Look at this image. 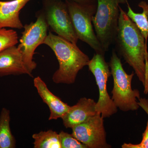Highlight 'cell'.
<instances>
[{"label":"cell","instance_id":"7c38bea8","mask_svg":"<svg viewBox=\"0 0 148 148\" xmlns=\"http://www.w3.org/2000/svg\"><path fill=\"white\" fill-rule=\"evenodd\" d=\"M34 84L39 95L50 110L49 120H52L62 118L69 110L71 106L64 103L51 92L45 83L40 77L35 78Z\"/></svg>","mask_w":148,"mask_h":148},{"label":"cell","instance_id":"8992f818","mask_svg":"<svg viewBox=\"0 0 148 148\" xmlns=\"http://www.w3.org/2000/svg\"><path fill=\"white\" fill-rule=\"evenodd\" d=\"M42 11L49 28L52 32L77 44L78 40L69 14L68 7L63 0H42Z\"/></svg>","mask_w":148,"mask_h":148},{"label":"cell","instance_id":"d6986e66","mask_svg":"<svg viewBox=\"0 0 148 148\" xmlns=\"http://www.w3.org/2000/svg\"><path fill=\"white\" fill-rule=\"evenodd\" d=\"M123 148H148V121L145 130L143 133V139L140 144H132L124 143L121 146Z\"/></svg>","mask_w":148,"mask_h":148},{"label":"cell","instance_id":"52a82bcc","mask_svg":"<svg viewBox=\"0 0 148 148\" xmlns=\"http://www.w3.org/2000/svg\"><path fill=\"white\" fill-rule=\"evenodd\" d=\"M35 22L25 24L24 31L19 39L17 47L21 51L23 61L29 71L36 68L37 64L34 61V55L37 47L43 44L47 36L48 26L41 10L38 12Z\"/></svg>","mask_w":148,"mask_h":148},{"label":"cell","instance_id":"5bb4252c","mask_svg":"<svg viewBox=\"0 0 148 148\" xmlns=\"http://www.w3.org/2000/svg\"><path fill=\"white\" fill-rule=\"evenodd\" d=\"M10 112L3 108L0 114V148H14L16 147V140L10 127Z\"/></svg>","mask_w":148,"mask_h":148},{"label":"cell","instance_id":"6da1fadb","mask_svg":"<svg viewBox=\"0 0 148 148\" xmlns=\"http://www.w3.org/2000/svg\"><path fill=\"white\" fill-rule=\"evenodd\" d=\"M118 28L114 42L117 50L132 67L139 80L145 85L146 61H148L147 42L140 30L119 7Z\"/></svg>","mask_w":148,"mask_h":148},{"label":"cell","instance_id":"ffe728a7","mask_svg":"<svg viewBox=\"0 0 148 148\" xmlns=\"http://www.w3.org/2000/svg\"><path fill=\"white\" fill-rule=\"evenodd\" d=\"M138 100V105L145 110L148 115V100L143 98H140Z\"/></svg>","mask_w":148,"mask_h":148},{"label":"cell","instance_id":"ac0fdd59","mask_svg":"<svg viewBox=\"0 0 148 148\" xmlns=\"http://www.w3.org/2000/svg\"><path fill=\"white\" fill-rule=\"evenodd\" d=\"M58 134L61 148H87L85 145L77 140L72 134L63 131Z\"/></svg>","mask_w":148,"mask_h":148},{"label":"cell","instance_id":"277c9868","mask_svg":"<svg viewBox=\"0 0 148 148\" xmlns=\"http://www.w3.org/2000/svg\"><path fill=\"white\" fill-rule=\"evenodd\" d=\"M127 3V0H97V9L92 23L105 52L114 42L120 13V4Z\"/></svg>","mask_w":148,"mask_h":148},{"label":"cell","instance_id":"ba28073f","mask_svg":"<svg viewBox=\"0 0 148 148\" xmlns=\"http://www.w3.org/2000/svg\"><path fill=\"white\" fill-rule=\"evenodd\" d=\"M104 55L95 53L87 65L95 77L99 90V98L95 105L96 111L103 119L110 117L116 113L118 110L107 91V83L111 73Z\"/></svg>","mask_w":148,"mask_h":148},{"label":"cell","instance_id":"44dd1931","mask_svg":"<svg viewBox=\"0 0 148 148\" xmlns=\"http://www.w3.org/2000/svg\"><path fill=\"white\" fill-rule=\"evenodd\" d=\"M82 4L97 3V0H70Z\"/></svg>","mask_w":148,"mask_h":148},{"label":"cell","instance_id":"3957f363","mask_svg":"<svg viewBox=\"0 0 148 148\" xmlns=\"http://www.w3.org/2000/svg\"><path fill=\"white\" fill-rule=\"evenodd\" d=\"M109 65L113 78L112 99L114 104L123 112L137 110L140 107L138 101L140 98V92L138 89H132L134 73L128 74L125 72L120 58L114 49Z\"/></svg>","mask_w":148,"mask_h":148},{"label":"cell","instance_id":"8fae6325","mask_svg":"<svg viewBox=\"0 0 148 148\" xmlns=\"http://www.w3.org/2000/svg\"><path fill=\"white\" fill-rule=\"evenodd\" d=\"M96 103L90 98H80L76 104L70 107L69 110L61 118L65 127L72 128L95 115L97 114Z\"/></svg>","mask_w":148,"mask_h":148},{"label":"cell","instance_id":"9c48e42d","mask_svg":"<svg viewBox=\"0 0 148 148\" xmlns=\"http://www.w3.org/2000/svg\"><path fill=\"white\" fill-rule=\"evenodd\" d=\"M104 119L96 114L82 123L72 127V135L87 148L112 147L106 141Z\"/></svg>","mask_w":148,"mask_h":148},{"label":"cell","instance_id":"e0dca14e","mask_svg":"<svg viewBox=\"0 0 148 148\" xmlns=\"http://www.w3.org/2000/svg\"><path fill=\"white\" fill-rule=\"evenodd\" d=\"M18 42L17 32L12 29L0 28V52L16 45Z\"/></svg>","mask_w":148,"mask_h":148},{"label":"cell","instance_id":"7a4b0ae2","mask_svg":"<svg viewBox=\"0 0 148 148\" xmlns=\"http://www.w3.org/2000/svg\"><path fill=\"white\" fill-rule=\"evenodd\" d=\"M43 44L49 47L53 51L59 64L58 69L52 76L53 82L67 84L74 83L79 72L87 66L90 61L88 56L77 44L51 32Z\"/></svg>","mask_w":148,"mask_h":148},{"label":"cell","instance_id":"2e32d148","mask_svg":"<svg viewBox=\"0 0 148 148\" xmlns=\"http://www.w3.org/2000/svg\"><path fill=\"white\" fill-rule=\"evenodd\" d=\"M34 148H61L59 134L51 130L32 135Z\"/></svg>","mask_w":148,"mask_h":148},{"label":"cell","instance_id":"4fadbf2b","mask_svg":"<svg viewBox=\"0 0 148 148\" xmlns=\"http://www.w3.org/2000/svg\"><path fill=\"white\" fill-rule=\"evenodd\" d=\"M32 0L0 1V28H24L19 17L20 11Z\"/></svg>","mask_w":148,"mask_h":148},{"label":"cell","instance_id":"30bf717a","mask_svg":"<svg viewBox=\"0 0 148 148\" xmlns=\"http://www.w3.org/2000/svg\"><path fill=\"white\" fill-rule=\"evenodd\" d=\"M26 74L32 76L24 64L21 51L13 46L0 52V77Z\"/></svg>","mask_w":148,"mask_h":148},{"label":"cell","instance_id":"9a60e30c","mask_svg":"<svg viewBox=\"0 0 148 148\" xmlns=\"http://www.w3.org/2000/svg\"><path fill=\"white\" fill-rule=\"evenodd\" d=\"M127 12L126 14L136 25L147 42L148 37V3L141 1L138 4L139 7L143 9V12L137 13L134 12L129 3L127 4Z\"/></svg>","mask_w":148,"mask_h":148},{"label":"cell","instance_id":"5b68a950","mask_svg":"<svg viewBox=\"0 0 148 148\" xmlns=\"http://www.w3.org/2000/svg\"><path fill=\"white\" fill-rule=\"evenodd\" d=\"M75 32L78 39L87 44L95 53L105 55L93 30L92 18L96 12L97 3L82 4L65 0Z\"/></svg>","mask_w":148,"mask_h":148}]
</instances>
